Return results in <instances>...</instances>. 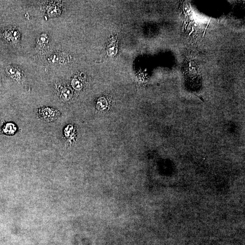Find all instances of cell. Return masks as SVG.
I'll use <instances>...</instances> for the list:
<instances>
[{
    "mask_svg": "<svg viewBox=\"0 0 245 245\" xmlns=\"http://www.w3.org/2000/svg\"><path fill=\"white\" fill-rule=\"evenodd\" d=\"M16 130V127L12 123H8L4 128V131L6 134H13Z\"/></svg>",
    "mask_w": 245,
    "mask_h": 245,
    "instance_id": "obj_3",
    "label": "cell"
},
{
    "mask_svg": "<svg viewBox=\"0 0 245 245\" xmlns=\"http://www.w3.org/2000/svg\"><path fill=\"white\" fill-rule=\"evenodd\" d=\"M40 115L41 118L46 121H52L57 118L58 111L54 108H45L40 109Z\"/></svg>",
    "mask_w": 245,
    "mask_h": 245,
    "instance_id": "obj_1",
    "label": "cell"
},
{
    "mask_svg": "<svg viewBox=\"0 0 245 245\" xmlns=\"http://www.w3.org/2000/svg\"><path fill=\"white\" fill-rule=\"evenodd\" d=\"M72 86L74 89L76 90H80L82 89V84L79 80L77 79H74L71 83Z\"/></svg>",
    "mask_w": 245,
    "mask_h": 245,
    "instance_id": "obj_5",
    "label": "cell"
},
{
    "mask_svg": "<svg viewBox=\"0 0 245 245\" xmlns=\"http://www.w3.org/2000/svg\"><path fill=\"white\" fill-rule=\"evenodd\" d=\"M108 103L105 98H101L98 100L97 103V108L100 109H105L107 106Z\"/></svg>",
    "mask_w": 245,
    "mask_h": 245,
    "instance_id": "obj_4",
    "label": "cell"
},
{
    "mask_svg": "<svg viewBox=\"0 0 245 245\" xmlns=\"http://www.w3.org/2000/svg\"><path fill=\"white\" fill-rule=\"evenodd\" d=\"M73 95L72 90L69 87H66L62 90L61 96L64 100L68 101L71 99Z\"/></svg>",
    "mask_w": 245,
    "mask_h": 245,
    "instance_id": "obj_2",
    "label": "cell"
}]
</instances>
